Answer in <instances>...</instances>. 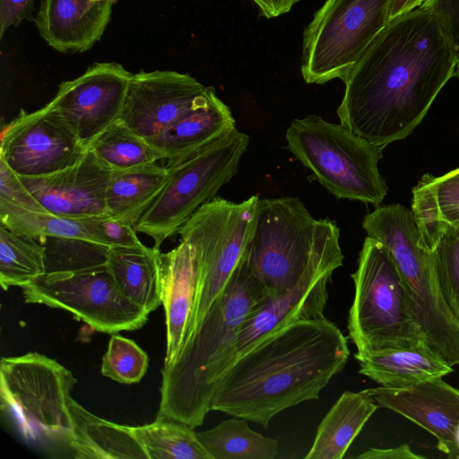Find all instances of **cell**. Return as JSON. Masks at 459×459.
Masks as SVG:
<instances>
[{
    "label": "cell",
    "mask_w": 459,
    "mask_h": 459,
    "mask_svg": "<svg viewBox=\"0 0 459 459\" xmlns=\"http://www.w3.org/2000/svg\"><path fill=\"white\" fill-rule=\"evenodd\" d=\"M378 407L417 424L437 440V448L456 458L454 435L459 423V389L441 378L404 387L366 389Z\"/></svg>",
    "instance_id": "obj_17"
},
{
    "label": "cell",
    "mask_w": 459,
    "mask_h": 459,
    "mask_svg": "<svg viewBox=\"0 0 459 459\" xmlns=\"http://www.w3.org/2000/svg\"><path fill=\"white\" fill-rule=\"evenodd\" d=\"M270 296L253 265L248 246L222 294L175 359L163 365L158 414L186 424L204 368L230 343L247 316Z\"/></svg>",
    "instance_id": "obj_4"
},
{
    "label": "cell",
    "mask_w": 459,
    "mask_h": 459,
    "mask_svg": "<svg viewBox=\"0 0 459 459\" xmlns=\"http://www.w3.org/2000/svg\"><path fill=\"white\" fill-rule=\"evenodd\" d=\"M259 199L251 195L234 203L216 196L198 208L178 230L181 241L192 247L198 265L196 299L183 345L222 294L247 249Z\"/></svg>",
    "instance_id": "obj_7"
},
{
    "label": "cell",
    "mask_w": 459,
    "mask_h": 459,
    "mask_svg": "<svg viewBox=\"0 0 459 459\" xmlns=\"http://www.w3.org/2000/svg\"><path fill=\"white\" fill-rule=\"evenodd\" d=\"M456 64L438 23L422 7L390 20L343 80L340 123L382 148L405 139Z\"/></svg>",
    "instance_id": "obj_1"
},
{
    "label": "cell",
    "mask_w": 459,
    "mask_h": 459,
    "mask_svg": "<svg viewBox=\"0 0 459 459\" xmlns=\"http://www.w3.org/2000/svg\"><path fill=\"white\" fill-rule=\"evenodd\" d=\"M46 273L43 242L13 233L0 225V284L22 287Z\"/></svg>",
    "instance_id": "obj_31"
},
{
    "label": "cell",
    "mask_w": 459,
    "mask_h": 459,
    "mask_svg": "<svg viewBox=\"0 0 459 459\" xmlns=\"http://www.w3.org/2000/svg\"><path fill=\"white\" fill-rule=\"evenodd\" d=\"M422 238L429 250L446 302L459 322V222L442 227Z\"/></svg>",
    "instance_id": "obj_32"
},
{
    "label": "cell",
    "mask_w": 459,
    "mask_h": 459,
    "mask_svg": "<svg viewBox=\"0 0 459 459\" xmlns=\"http://www.w3.org/2000/svg\"><path fill=\"white\" fill-rule=\"evenodd\" d=\"M293 156L333 195L379 206L388 193L378 169L384 148L319 116L295 118L286 130Z\"/></svg>",
    "instance_id": "obj_6"
},
{
    "label": "cell",
    "mask_w": 459,
    "mask_h": 459,
    "mask_svg": "<svg viewBox=\"0 0 459 459\" xmlns=\"http://www.w3.org/2000/svg\"><path fill=\"white\" fill-rule=\"evenodd\" d=\"M159 250L110 247L107 260L120 291L149 313L162 305Z\"/></svg>",
    "instance_id": "obj_25"
},
{
    "label": "cell",
    "mask_w": 459,
    "mask_h": 459,
    "mask_svg": "<svg viewBox=\"0 0 459 459\" xmlns=\"http://www.w3.org/2000/svg\"><path fill=\"white\" fill-rule=\"evenodd\" d=\"M205 90L188 74L168 70L133 74L120 119L150 141L192 109Z\"/></svg>",
    "instance_id": "obj_15"
},
{
    "label": "cell",
    "mask_w": 459,
    "mask_h": 459,
    "mask_svg": "<svg viewBox=\"0 0 459 459\" xmlns=\"http://www.w3.org/2000/svg\"><path fill=\"white\" fill-rule=\"evenodd\" d=\"M132 74L118 63H95L79 77L61 82L48 104L64 117L88 149L120 119Z\"/></svg>",
    "instance_id": "obj_14"
},
{
    "label": "cell",
    "mask_w": 459,
    "mask_h": 459,
    "mask_svg": "<svg viewBox=\"0 0 459 459\" xmlns=\"http://www.w3.org/2000/svg\"><path fill=\"white\" fill-rule=\"evenodd\" d=\"M454 446L455 450L456 458H459V423L455 429L454 435Z\"/></svg>",
    "instance_id": "obj_42"
},
{
    "label": "cell",
    "mask_w": 459,
    "mask_h": 459,
    "mask_svg": "<svg viewBox=\"0 0 459 459\" xmlns=\"http://www.w3.org/2000/svg\"><path fill=\"white\" fill-rule=\"evenodd\" d=\"M424 1L425 0H390L389 21L419 8Z\"/></svg>",
    "instance_id": "obj_41"
},
{
    "label": "cell",
    "mask_w": 459,
    "mask_h": 459,
    "mask_svg": "<svg viewBox=\"0 0 459 459\" xmlns=\"http://www.w3.org/2000/svg\"><path fill=\"white\" fill-rule=\"evenodd\" d=\"M351 278L354 297L348 330L357 352L408 347L426 340L406 282L381 242L365 238Z\"/></svg>",
    "instance_id": "obj_5"
},
{
    "label": "cell",
    "mask_w": 459,
    "mask_h": 459,
    "mask_svg": "<svg viewBox=\"0 0 459 459\" xmlns=\"http://www.w3.org/2000/svg\"><path fill=\"white\" fill-rule=\"evenodd\" d=\"M76 383L72 371L39 352L1 359V407L12 413L26 439L69 440Z\"/></svg>",
    "instance_id": "obj_9"
},
{
    "label": "cell",
    "mask_w": 459,
    "mask_h": 459,
    "mask_svg": "<svg viewBox=\"0 0 459 459\" xmlns=\"http://www.w3.org/2000/svg\"><path fill=\"white\" fill-rule=\"evenodd\" d=\"M437 21L459 62V0H425L421 4Z\"/></svg>",
    "instance_id": "obj_35"
},
{
    "label": "cell",
    "mask_w": 459,
    "mask_h": 459,
    "mask_svg": "<svg viewBox=\"0 0 459 459\" xmlns=\"http://www.w3.org/2000/svg\"><path fill=\"white\" fill-rule=\"evenodd\" d=\"M87 148L56 109L47 104L22 109L3 130L0 159L20 177H41L78 162Z\"/></svg>",
    "instance_id": "obj_13"
},
{
    "label": "cell",
    "mask_w": 459,
    "mask_h": 459,
    "mask_svg": "<svg viewBox=\"0 0 459 459\" xmlns=\"http://www.w3.org/2000/svg\"><path fill=\"white\" fill-rule=\"evenodd\" d=\"M131 429L148 459H212L194 428L167 415Z\"/></svg>",
    "instance_id": "obj_29"
},
{
    "label": "cell",
    "mask_w": 459,
    "mask_h": 459,
    "mask_svg": "<svg viewBox=\"0 0 459 459\" xmlns=\"http://www.w3.org/2000/svg\"><path fill=\"white\" fill-rule=\"evenodd\" d=\"M249 136L237 127L195 153L165 166L169 178L156 200L134 225L153 248L178 234L183 224L237 174Z\"/></svg>",
    "instance_id": "obj_8"
},
{
    "label": "cell",
    "mask_w": 459,
    "mask_h": 459,
    "mask_svg": "<svg viewBox=\"0 0 459 459\" xmlns=\"http://www.w3.org/2000/svg\"><path fill=\"white\" fill-rule=\"evenodd\" d=\"M95 218L76 219L28 210L0 198V224L14 234L41 242L48 237H69L102 244Z\"/></svg>",
    "instance_id": "obj_27"
},
{
    "label": "cell",
    "mask_w": 459,
    "mask_h": 459,
    "mask_svg": "<svg viewBox=\"0 0 459 459\" xmlns=\"http://www.w3.org/2000/svg\"><path fill=\"white\" fill-rule=\"evenodd\" d=\"M34 0H0V38L30 14Z\"/></svg>",
    "instance_id": "obj_38"
},
{
    "label": "cell",
    "mask_w": 459,
    "mask_h": 459,
    "mask_svg": "<svg viewBox=\"0 0 459 459\" xmlns=\"http://www.w3.org/2000/svg\"><path fill=\"white\" fill-rule=\"evenodd\" d=\"M349 356L346 337L325 316L290 322L259 340L223 374L211 411L267 428L281 411L318 399Z\"/></svg>",
    "instance_id": "obj_2"
},
{
    "label": "cell",
    "mask_w": 459,
    "mask_h": 459,
    "mask_svg": "<svg viewBox=\"0 0 459 459\" xmlns=\"http://www.w3.org/2000/svg\"><path fill=\"white\" fill-rule=\"evenodd\" d=\"M96 225L102 244L107 247L139 249L147 247L139 240L133 226L109 216L96 217Z\"/></svg>",
    "instance_id": "obj_37"
},
{
    "label": "cell",
    "mask_w": 459,
    "mask_h": 459,
    "mask_svg": "<svg viewBox=\"0 0 459 459\" xmlns=\"http://www.w3.org/2000/svg\"><path fill=\"white\" fill-rule=\"evenodd\" d=\"M45 247L46 273L73 272L106 264L109 247L78 238L48 237Z\"/></svg>",
    "instance_id": "obj_33"
},
{
    "label": "cell",
    "mask_w": 459,
    "mask_h": 459,
    "mask_svg": "<svg viewBox=\"0 0 459 459\" xmlns=\"http://www.w3.org/2000/svg\"><path fill=\"white\" fill-rule=\"evenodd\" d=\"M249 250L271 296L294 287L310 268L344 258L336 222L314 218L294 196L259 199Z\"/></svg>",
    "instance_id": "obj_3"
},
{
    "label": "cell",
    "mask_w": 459,
    "mask_h": 459,
    "mask_svg": "<svg viewBox=\"0 0 459 459\" xmlns=\"http://www.w3.org/2000/svg\"><path fill=\"white\" fill-rule=\"evenodd\" d=\"M455 77H457L459 79V62L456 64V67L454 74Z\"/></svg>",
    "instance_id": "obj_43"
},
{
    "label": "cell",
    "mask_w": 459,
    "mask_h": 459,
    "mask_svg": "<svg viewBox=\"0 0 459 459\" xmlns=\"http://www.w3.org/2000/svg\"><path fill=\"white\" fill-rule=\"evenodd\" d=\"M343 259H333L310 268L299 282L284 293L261 303L243 322L234 338L204 368L186 424H203L211 411L214 387L223 374L259 340L281 326L301 319L324 317L328 284Z\"/></svg>",
    "instance_id": "obj_10"
},
{
    "label": "cell",
    "mask_w": 459,
    "mask_h": 459,
    "mask_svg": "<svg viewBox=\"0 0 459 459\" xmlns=\"http://www.w3.org/2000/svg\"><path fill=\"white\" fill-rule=\"evenodd\" d=\"M0 198L28 210L46 211L26 187L21 177L1 159Z\"/></svg>",
    "instance_id": "obj_36"
},
{
    "label": "cell",
    "mask_w": 459,
    "mask_h": 459,
    "mask_svg": "<svg viewBox=\"0 0 459 459\" xmlns=\"http://www.w3.org/2000/svg\"><path fill=\"white\" fill-rule=\"evenodd\" d=\"M378 405L365 390L345 391L320 422L306 459H341Z\"/></svg>",
    "instance_id": "obj_23"
},
{
    "label": "cell",
    "mask_w": 459,
    "mask_h": 459,
    "mask_svg": "<svg viewBox=\"0 0 459 459\" xmlns=\"http://www.w3.org/2000/svg\"><path fill=\"white\" fill-rule=\"evenodd\" d=\"M73 433L68 442L80 459H148L131 427L101 419L70 401Z\"/></svg>",
    "instance_id": "obj_22"
},
{
    "label": "cell",
    "mask_w": 459,
    "mask_h": 459,
    "mask_svg": "<svg viewBox=\"0 0 459 459\" xmlns=\"http://www.w3.org/2000/svg\"><path fill=\"white\" fill-rule=\"evenodd\" d=\"M359 459H424V455L414 453L408 444L394 447H371L357 456Z\"/></svg>",
    "instance_id": "obj_39"
},
{
    "label": "cell",
    "mask_w": 459,
    "mask_h": 459,
    "mask_svg": "<svg viewBox=\"0 0 459 459\" xmlns=\"http://www.w3.org/2000/svg\"><path fill=\"white\" fill-rule=\"evenodd\" d=\"M390 0H326L307 26L301 74L309 84L344 80L389 22Z\"/></svg>",
    "instance_id": "obj_11"
},
{
    "label": "cell",
    "mask_w": 459,
    "mask_h": 459,
    "mask_svg": "<svg viewBox=\"0 0 459 459\" xmlns=\"http://www.w3.org/2000/svg\"><path fill=\"white\" fill-rule=\"evenodd\" d=\"M149 358L133 340L113 334L102 358L101 374L121 384H134L145 375Z\"/></svg>",
    "instance_id": "obj_34"
},
{
    "label": "cell",
    "mask_w": 459,
    "mask_h": 459,
    "mask_svg": "<svg viewBox=\"0 0 459 459\" xmlns=\"http://www.w3.org/2000/svg\"><path fill=\"white\" fill-rule=\"evenodd\" d=\"M158 263L167 336L163 365H168L186 338L196 299L198 265L192 247L184 241L169 252L159 250Z\"/></svg>",
    "instance_id": "obj_19"
},
{
    "label": "cell",
    "mask_w": 459,
    "mask_h": 459,
    "mask_svg": "<svg viewBox=\"0 0 459 459\" xmlns=\"http://www.w3.org/2000/svg\"><path fill=\"white\" fill-rule=\"evenodd\" d=\"M168 178V169L156 162L113 170L106 195L108 216L134 227L162 191Z\"/></svg>",
    "instance_id": "obj_24"
},
{
    "label": "cell",
    "mask_w": 459,
    "mask_h": 459,
    "mask_svg": "<svg viewBox=\"0 0 459 459\" xmlns=\"http://www.w3.org/2000/svg\"><path fill=\"white\" fill-rule=\"evenodd\" d=\"M359 372L382 386L404 387L441 378L453 366L426 340L411 346L356 352Z\"/></svg>",
    "instance_id": "obj_21"
},
{
    "label": "cell",
    "mask_w": 459,
    "mask_h": 459,
    "mask_svg": "<svg viewBox=\"0 0 459 459\" xmlns=\"http://www.w3.org/2000/svg\"><path fill=\"white\" fill-rule=\"evenodd\" d=\"M21 288L26 303L66 310L100 333L136 330L150 315L120 291L107 264L45 273Z\"/></svg>",
    "instance_id": "obj_12"
},
{
    "label": "cell",
    "mask_w": 459,
    "mask_h": 459,
    "mask_svg": "<svg viewBox=\"0 0 459 459\" xmlns=\"http://www.w3.org/2000/svg\"><path fill=\"white\" fill-rule=\"evenodd\" d=\"M112 170H122L163 160L149 141L117 120L101 133L88 148Z\"/></svg>",
    "instance_id": "obj_30"
},
{
    "label": "cell",
    "mask_w": 459,
    "mask_h": 459,
    "mask_svg": "<svg viewBox=\"0 0 459 459\" xmlns=\"http://www.w3.org/2000/svg\"><path fill=\"white\" fill-rule=\"evenodd\" d=\"M116 0H42L35 22L40 36L62 53L84 52L100 39Z\"/></svg>",
    "instance_id": "obj_18"
},
{
    "label": "cell",
    "mask_w": 459,
    "mask_h": 459,
    "mask_svg": "<svg viewBox=\"0 0 459 459\" xmlns=\"http://www.w3.org/2000/svg\"><path fill=\"white\" fill-rule=\"evenodd\" d=\"M266 18L278 17L288 13L299 0H252Z\"/></svg>",
    "instance_id": "obj_40"
},
{
    "label": "cell",
    "mask_w": 459,
    "mask_h": 459,
    "mask_svg": "<svg viewBox=\"0 0 459 459\" xmlns=\"http://www.w3.org/2000/svg\"><path fill=\"white\" fill-rule=\"evenodd\" d=\"M212 459H274L278 441L253 430L247 420L233 416L214 428L197 432Z\"/></svg>",
    "instance_id": "obj_28"
},
{
    "label": "cell",
    "mask_w": 459,
    "mask_h": 459,
    "mask_svg": "<svg viewBox=\"0 0 459 459\" xmlns=\"http://www.w3.org/2000/svg\"><path fill=\"white\" fill-rule=\"evenodd\" d=\"M411 209L422 237L459 222V168L437 177L423 175L412 188Z\"/></svg>",
    "instance_id": "obj_26"
},
{
    "label": "cell",
    "mask_w": 459,
    "mask_h": 459,
    "mask_svg": "<svg viewBox=\"0 0 459 459\" xmlns=\"http://www.w3.org/2000/svg\"><path fill=\"white\" fill-rule=\"evenodd\" d=\"M236 128L228 105L213 87L206 90L199 102L149 143L162 154L166 166L180 160Z\"/></svg>",
    "instance_id": "obj_20"
},
{
    "label": "cell",
    "mask_w": 459,
    "mask_h": 459,
    "mask_svg": "<svg viewBox=\"0 0 459 459\" xmlns=\"http://www.w3.org/2000/svg\"><path fill=\"white\" fill-rule=\"evenodd\" d=\"M112 172L88 149L78 162L62 170L21 178L46 211L78 219L108 216L106 195Z\"/></svg>",
    "instance_id": "obj_16"
}]
</instances>
